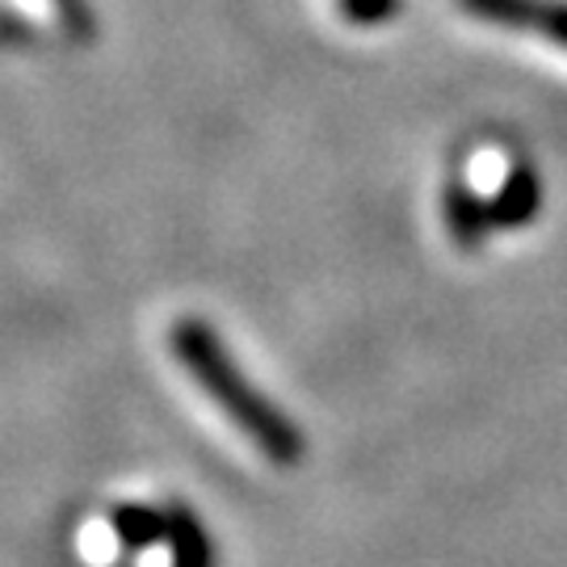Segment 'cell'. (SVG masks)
I'll return each instance as SVG.
<instances>
[{
	"mask_svg": "<svg viewBox=\"0 0 567 567\" xmlns=\"http://www.w3.org/2000/svg\"><path fill=\"white\" fill-rule=\"evenodd\" d=\"M458 9L505 30H534L547 34L567 51V0H458Z\"/></svg>",
	"mask_w": 567,
	"mask_h": 567,
	"instance_id": "cell-2",
	"label": "cell"
},
{
	"mask_svg": "<svg viewBox=\"0 0 567 567\" xmlns=\"http://www.w3.org/2000/svg\"><path fill=\"white\" fill-rule=\"evenodd\" d=\"M395 13H400V0H341V18L358 21V25H379Z\"/></svg>",
	"mask_w": 567,
	"mask_h": 567,
	"instance_id": "cell-4",
	"label": "cell"
},
{
	"mask_svg": "<svg viewBox=\"0 0 567 567\" xmlns=\"http://www.w3.org/2000/svg\"><path fill=\"white\" fill-rule=\"evenodd\" d=\"M484 206H487L492 227L529 224L534 210H538V177H534L529 168H513L505 177V185H501V194H496V198H484Z\"/></svg>",
	"mask_w": 567,
	"mask_h": 567,
	"instance_id": "cell-3",
	"label": "cell"
},
{
	"mask_svg": "<svg viewBox=\"0 0 567 567\" xmlns=\"http://www.w3.org/2000/svg\"><path fill=\"white\" fill-rule=\"evenodd\" d=\"M173 353L194 374V383L203 386L206 395L219 404V412L261 450L269 463L290 466L303 458V433L244 379L240 365L227 358V349L215 341L210 328L198 324V320H177L173 324Z\"/></svg>",
	"mask_w": 567,
	"mask_h": 567,
	"instance_id": "cell-1",
	"label": "cell"
}]
</instances>
